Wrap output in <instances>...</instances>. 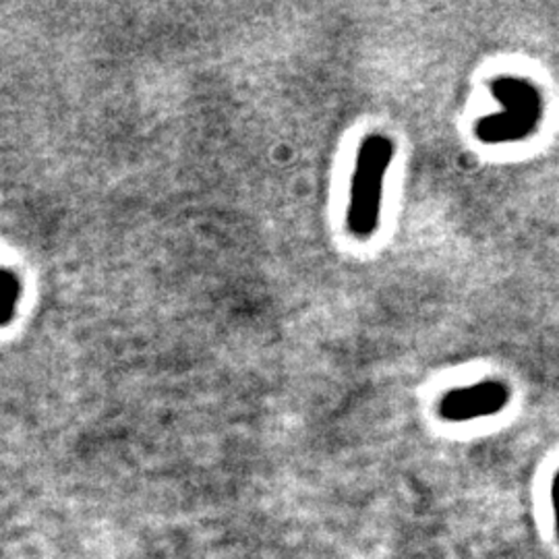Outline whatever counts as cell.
Returning <instances> with one entry per match:
<instances>
[{"label":"cell","mask_w":559,"mask_h":559,"mask_svg":"<svg viewBox=\"0 0 559 559\" xmlns=\"http://www.w3.org/2000/svg\"><path fill=\"white\" fill-rule=\"evenodd\" d=\"M394 158V143L385 135H369L360 143L350 185L346 224L353 237L367 240L380 226L383 185Z\"/></svg>","instance_id":"cell-1"},{"label":"cell","mask_w":559,"mask_h":559,"mask_svg":"<svg viewBox=\"0 0 559 559\" xmlns=\"http://www.w3.org/2000/svg\"><path fill=\"white\" fill-rule=\"evenodd\" d=\"M510 402V390L501 381H480L448 392L440 402V415L452 423L485 419L501 413Z\"/></svg>","instance_id":"cell-3"},{"label":"cell","mask_w":559,"mask_h":559,"mask_svg":"<svg viewBox=\"0 0 559 559\" xmlns=\"http://www.w3.org/2000/svg\"><path fill=\"white\" fill-rule=\"evenodd\" d=\"M491 94L500 102L501 112L477 122L483 143H512L531 138L543 117V98L531 81L500 78L491 83Z\"/></svg>","instance_id":"cell-2"}]
</instances>
